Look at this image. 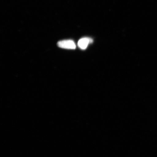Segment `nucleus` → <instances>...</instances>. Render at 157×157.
<instances>
[{"label":"nucleus","mask_w":157,"mask_h":157,"mask_svg":"<svg viewBox=\"0 0 157 157\" xmlns=\"http://www.w3.org/2000/svg\"><path fill=\"white\" fill-rule=\"evenodd\" d=\"M58 46L61 48L67 49H75L76 48L75 43L71 40L60 41L58 43Z\"/></svg>","instance_id":"nucleus-1"},{"label":"nucleus","mask_w":157,"mask_h":157,"mask_svg":"<svg viewBox=\"0 0 157 157\" xmlns=\"http://www.w3.org/2000/svg\"><path fill=\"white\" fill-rule=\"evenodd\" d=\"M92 42L93 40L90 38H82L78 41V46L82 50H85L87 48L88 44Z\"/></svg>","instance_id":"nucleus-2"}]
</instances>
